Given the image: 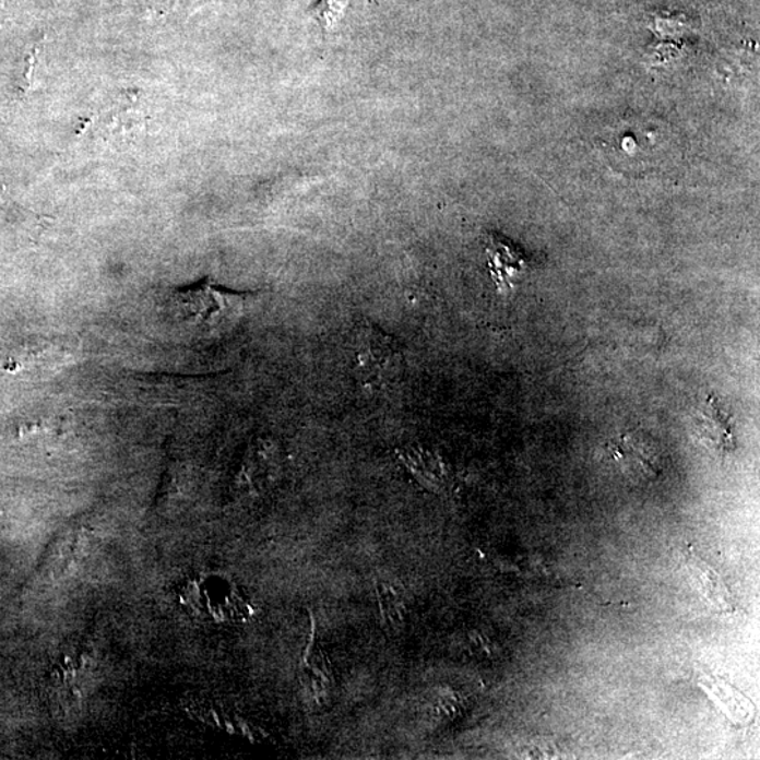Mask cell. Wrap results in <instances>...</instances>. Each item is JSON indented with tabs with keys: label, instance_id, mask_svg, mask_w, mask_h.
Instances as JSON below:
<instances>
[{
	"label": "cell",
	"instance_id": "6da1fadb",
	"mask_svg": "<svg viewBox=\"0 0 760 760\" xmlns=\"http://www.w3.org/2000/svg\"><path fill=\"white\" fill-rule=\"evenodd\" d=\"M257 297L253 292L226 289L204 277L197 284L170 290L167 306L188 329L203 335H218L236 328Z\"/></svg>",
	"mask_w": 760,
	"mask_h": 760
},
{
	"label": "cell",
	"instance_id": "7a4b0ae2",
	"mask_svg": "<svg viewBox=\"0 0 760 760\" xmlns=\"http://www.w3.org/2000/svg\"><path fill=\"white\" fill-rule=\"evenodd\" d=\"M354 373L369 394L392 392L406 368L403 345L378 325L364 321L354 334Z\"/></svg>",
	"mask_w": 760,
	"mask_h": 760
},
{
	"label": "cell",
	"instance_id": "3957f363",
	"mask_svg": "<svg viewBox=\"0 0 760 760\" xmlns=\"http://www.w3.org/2000/svg\"><path fill=\"white\" fill-rule=\"evenodd\" d=\"M485 252L497 290L499 294H509L527 270V258L513 242L497 233L486 234Z\"/></svg>",
	"mask_w": 760,
	"mask_h": 760
},
{
	"label": "cell",
	"instance_id": "277c9868",
	"mask_svg": "<svg viewBox=\"0 0 760 760\" xmlns=\"http://www.w3.org/2000/svg\"><path fill=\"white\" fill-rule=\"evenodd\" d=\"M693 430L700 442L713 451L735 450V437L731 416L714 396H709L693 418Z\"/></svg>",
	"mask_w": 760,
	"mask_h": 760
},
{
	"label": "cell",
	"instance_id": "5b68a950",
	"mask_svg": "<svg viewBox=\"0 0 760 760\" xmlns=\"http://www.w3.org/2000/svg\"><path fill=\"white\" fill-rule=\"evenodd\" d=\"M399 460L414 479L427 490L440 494L451 484V470L437 452L424 447H406L399 451Z\"/></svg>",
	"mask_w": 760,
	"mask_h": 760
},
{
	"label": "cell",
	"instance_id": "8992f818",
	"mask_svg": "<svg viewBox=\"0 0 760 760\" xmlns=\"http://www.w3.org/2000/svg\"><path fill=\"white\" fill-rule=\"evenodd\" d=\"M610 454L633 474L654 476L660 474L657 452L654 443L638 434H624L620 440L610 443Z\"/></svg>",
	"mask_w": 760,
	"mask_h": 760
},
{
	"label": "cell",
	"instance_id": "52a82bcc",
	"mask_svg": "<svg viewBox=\"0 0 760 760\" xmlns=\"http://www.w3.org/2000/svg\"><path fill=\"white\" fill-rule=\"evenodd\" d=\"M280 471V455L270 442L258 443L248 455L241 472L240 485L247 489H260L275 479Z\"/></svg>",
	"mask_w": 760,
	"mask_h": 760
},
{
	"label": "cell",
	"instance_id": "ba28073f",
	"mask_svg": "<svg viewBox=\"0 0 760 760\" xmlns=\"http://www.w3.org/2000/svg\"><path fill=\"white\" fill-rule=\"evenodd\" d=\"M190 714L194 719L201 720L202 723L212 725V727L228 731L231 734L246 735L248 738L256 737L257 729L244 723V720L237 715L228 714L222 709L214 708L213 704L194 703L188 708Z\"/></svg>",
	"mask_w": 760,
	"mask_h": 760
},
{
	"label": "cell",
	"instance_id": "9c48e42d",
	"mask_svg": "<svg viewBox=\"0 0 760 760\" xmlns=\"http://www.w3.org/2000/svg\"><path fill=\"white\" fill-rule=\"evenodd\" d=\"M301 681L314 700H321L328 696L331 689L330 670L324 656L319 651L306 657Z\"/></svg>",
	"mask_w": 760,
	"mask_h": 760
},
{
	"label": "cell",
	"instance_id": "30bf717a",
	"mask_svg": "<svg viewBox=\"0 0 760 760\" xmlns=\"http://www.w3.org/2000/svg\"><path fill=\"white\" fill-rule=\"evenodd\" d=\"M351 3L353 0H317L307 13L320 27L321 36L328 38L329 34L335 32L339 23L343 21Z\"/></svg>",
	"mask_w": 760,
	"mask_h": 760
},
{
	"label": "cell",
	"instance_id": "8fae6325",
	"mask_svg": "<svg viewBox=\"0 0 760 760\" xmlns=\"http://www.w3.org/2000/svg\"><path fill=\"white\" fill-rule=\"evenodd\" d=\"M378 596L380 610H382L384 620L392 624V626H396V624L402 622L404 603L401 593H397L396 589L393 587V584L379 582Z\"/></svg>",
	"mask_w": 760,
	"mask_h": 760
}]
</instances>
